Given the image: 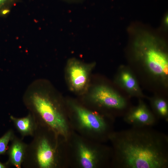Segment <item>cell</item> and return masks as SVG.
<instances>
[{"label": "cell", "instance_id": "e0dca14e", "mask_svg": "<svg viewBox=\"0 0 168 168\" xmlns=\"http://www.w3.org/2000/svg\"><path fill=\"white\" fill-rule=\"evenodd\" d=\"M6 167H7L6 166L0 162V168H5Z\"/></svg>", "mask_w": 168, "mask_h": 168}, {"label": "cell", "instance_id": "ba28073f", "mask_svg": "<svg viewBox=\"0 0 168 168\" xmlns=\"http://www.w3.org/2000/svg\"><path fill=\"white\" fill-rule=\"evenodd\" d=\"M74 107L81 123L84 127L100 133L107 129V123L102 116L80 106Z\"/></svg>", "mask_w": 168, "mask_h": 168}, {"label": "cell", "instance_id": "8992f818", "mask_svg": "<svg viewBox=\"0 0 168 168\" xmlns=\"http://www.w3.org/2000/svg\"><path fill=\"white\" fill-rule=\"evenodd\" d=\"M91 66L85 64L75 58L69 60L67 73L72 89L78 91L84 89L87 84Z\"/></svg>", "mask_w": 168, "mask_h": 168}, {"label": "cell", "instance_id": "2e32d148", "mask_svg": "<svg viewBox=\"0 0 168 168\" xmlns=\"http://www.w3.org/2000/svg\"><path fill=\"white\" fill-rule=\"evenodd\" d=\"M64 1L68 3H76L81 2L84 0H63Z\"/></svg>", "mask_w": 168, "mask_h": 168}, {"label": "cell", "instance_id": "277c9868", "mask_svg": "<svg viewBox=\"0 0 168 168\" xmlns=\"http://www.w3.org/2000/svg\"><path fill=\"white\" fill-rule=\"evenodd\" d=\"M91 97L96 102L108 108L121 111L127 106L126 100L124 97L105 86L95 87L92 91Z\"/></svg>", "mask_w": 168, "mask_h": 168}, {"label": "cell", "instance_id": "9a60e30c", "mask_svg": "<svg viewBox=\"0 0 168 168\" xmlns=\"http://www.w3.org/2000/svg\"><path fill=\"white\" fill-rule=\"evenodd\" d=\"M17 1V0H0V11L4 8H10Z\"/></svg>", "mask_w": 168, "mask_h": 168}, {"label": "cell", "instance_id": "7a4b0ae2", "mask_svg": "<svg viewBox=\"0 0 168 168\" xmlns=\"http://www.w3.org/2000/svg\"><path fill=\"white\" fill-rule=\"evenodd\" d=\"M24 105L38 124L56 133L64 134L67 126L56 99L47 89L44 81L38 79L28 86L23 96Z\"/></svg>", "mask_w": 168, "mask_h": 168}, {"label": "cell", "instance_id": "7c38bea8", "mask_svg": "<svg viewBox=\"0 0 168 168\" xmlns=\"http://www.w3.org/2000/svg\"><path fill=\"white\" fill-rule=\"evenodd\" d=\"M151 104L157 117L168 120V105L166 101L160 97H156L152 99Z\"/></svg>", "mask_w": 168, "mask_h": 168}, {"label": "cell", "instance_id": "30bf717a", "mask_svg": "<svg viewBox=\"0 0 168 168\" xmlns=\"http://www.w3.org/2000/svg\"><path fill=\"white\" fill-rule=\"evenodd\" d=\"M10 118L23 138L27 136H33L38 124L31 113H29L26 116L21 118L11 115Z\"/></svg>", "mask_w": 168, "mask_h": 168}, {"label": "cell", "instance_id": "52a82bcc", "mask_svg": "<svg viewBox=\"0 0 168 168\" xmlns=\"http://www.w3.org/2000/svg\"><path fill=\"white\" fill-rule=\"evenodd\" d=\"M123 119L133 127H151L157 122L156 117L141 101L124 115Z\"/></svg>", "mask_w": 168, "mask_h": 168}, {"label": "cell", "instance_id": "5b68a950", "mask_svg": "<svg viewBox=\"0 0 168 168\" xmlns=\"http://www.w3.org/2000/svg\"><path fill=\"white\" fill-rule=\"evenodd\" d=\"M145 65L152 74L162 77L167 76L168 59L167 55L154 47H149L144 52Z\"/></svg>", "mask_w": 168, "mask_h": 168}, {"label": "cell", "instance_id": "8fae6325", "mask_svg": "<svg viewBox=\"0 0 168 168\" xmlns=\"http://www.w3.org/2000/svg\"><path fill=\"white\" fill-rule=\"evenodd\" d=\"M118 80L121 86L129 93L136 96L141 95L137 81L129 70L127 69L121 70Z\"/></svg>", "mask_w": 168, "mask_h": 168}, {"label": "cell", "instance_id": "5bb4252c", "mask_svg": "<svg viewBox=\"0 0 168 168\" xmlns=\"http://www.w3.org/2000/svg\"><path fill=\"white\" fill-rule=\"evenodd\" d=\"M14 136V131L11 129L0 138V155L6 152L9 142L12 140Z\"/></svg>", "mask_w": 168, "mask_h": 168}, {"label": "cell", "instance_id": "9c48e42d", "mask_svg": "<svg viewBox=\"0 0 168 168\" xmlns=\"http://www.w3.org/2000/svg\"><path fill=\"white\" fill-rule=\"evenodd\" d=\"M11 141L8 151L9 159L7 163L16 168H21L27 144L15 135Z\"/></svg>", "mask_w": 168, "mask_h": 168}, {"label": "cell", "instance_id": "6da1fadb", "mask_svg": "<svg viewBox=\"0 0 168 168\" xmlns=\"http://www.w3.org/2000/svg\"><path fill=\"white\" fill-rule=\"evenodd\" d=\"M114 133L119 168H168V137L151 127H133Z\"/></svg>", "mask_w": 168, "mask_h": 168}, {"label": "cell", "instance_id": "4fadbf2b", "mask_svg": "<svg viewBox=\"0 0 168 168\" xmlns=\"http://www.w3.org/2000/svg\"><path fill=\"white\" fill-rule=\"evenodd\" d=\"M80 161L82 166L84 168H92L95 164L96 156L94 154L84 146L79 147Z\"/></svg>", "mask_w": 168, "mask_h": 168}, {"label": "cell", "instance_id": "3957f363", "mask_svg": "<svg viewBox=\"0 0 168 168\" xmlns=\"http://www.w3.org/2000/svg\"><path fill=\"white\" fill-rule=\"evenodd\" d=\"M32 141L27 144L22 166L24 168H50L55 165L54 148L38 125Z\"/></svg>", "mask_w": 168, "mask_h": 168}]
</instances>
